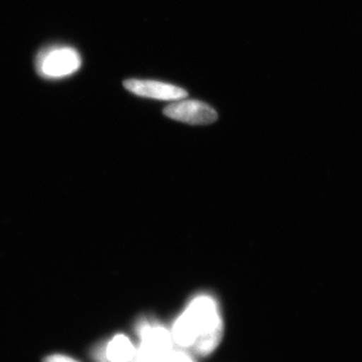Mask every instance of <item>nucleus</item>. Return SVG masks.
<instances>
[{
	"label": "nucleus",
	"mask_w": 362,
	"mask_h": 362,
	"mask_svg": "<svg viewBox=\"0 0 362 362\" xmlns=\"http://www.w3.org/2000/svg\"><path fill=\"white\" fill-rule=\"evenodd\" d=\"M173 341L178 346L192 347L199 356H209L220 344L223 323L213 298L199 296L188 305L173 325Z\"/></svg>",
	"instance_id": "nucleus-1"
},
{
	"label": "nucleus",
	"mask_w": 362,
	"mask_h": 362,
	"mask_svg": "<svg viewBox=\"0 0 362 362\" xmlns=\"http://www.w3.org/2000/svg\"><path fill=\"white\" fill-rule=\"evenodd\" d=\"M82 59L73 47H49L40 52L37 59V71L47 78L68 77L80 69Z\"/></svg>",
	"instance_id": "nucleus-2"
},
{
	"label": "nucleus",
	"mask_w": 362,
	"mask_h": 362,
	"mask_svg": "<svg viewBox=\"0 0 362 362\" xmlns=\"http://www.w3.org/2000/svg\"><path fill=\"white\" fill-rule=\"evenodd\" d=\"M138 334L141 343L137 349V362H159L173 351V335L162 326L143 322L138 327Z\"/></svg>",
	"instance_id": "nucleus-3"
},
{
	"label": "nucleus",
	"mask_w": 362,
	"mask_h": 362,
	"mask_svg": "<svg viewBox=\"0 0 362 362\" xmlns=\"http://www.w3.org/2000/svg\"><path fill=\"white\" fill-rule=\"evenodd\" d=\"M169 118L192 125H207L218 119V113L209 105L197 100H183L164 109Z\"/></svg>",
	"instance_id": "nucleus-4"
},
{
	"label": "nucleus",
	"mask_w": 362,
	"mask_h": 362,
	"mask_svg": "<svg viewBox=\"0 0 362 362\" xmlns=\"http://www.w3.org/2000/svg\"><path fill=\"white\" fill-rule=\"evenodd\" d=\"M124 87L137 96L162 100V101H177L187 96V92L177 86L152 80H126Z\"/></svg>",
	"instance_id": "nucleus-5"
},
{
	"label": "nucleus",
	"mask_w": 362,
	"mask_h": 362,
	"mask_svg": "<svg viewBox=\"0 0 362 362\" xmlns=\"http://www.w3.org/2000/svg\"><path fill=\"white\" fill-rule=\"evenodd\" d=\"M94 356L100 361L130 362L137 356V349L125 335H116L107 346L98 347Z\"/></svg>",
	"instance_id": "nucleus-6"
},
{
	"label": "nucleus",
	"mask_w": 362,
	"mask_h": 362,
	"mask_svg": "<svg viewBox=\"0 0 362 362\" xmlns=\"http://www.w3.org/2000/svg\"><path fill=\"white\" fill-rule=\"evenodd\" d=\"M159 362H194L188 354L183 351H171Z\"/></svg>",
	"instance_id": "nucleus-7"
},
{
	"label": "nucleus",
	"mask_w": 362,
	"mask_h": 362,
	"mask_svg": "<svg viewBox=\"0 0 362 362\" xmlns=\"http://www.w3.org/2000/svg\"><path fill=\"white\" fill-rule=\"evenodd\" d=\"M42 362H78L76 359L71 358L70 356H62V354H54L45 357Z\"/></svg>",
	"instance_id": "nucleus-8"
},
{
	"label": "nucleus",
	"mask_w": 362,
	"mask_h": 362,
	"mask_svg": "<svg viewBox=\"0 0 362 362\" xmlns=\"http://www.w3.org/2000/svg\"><path fill=\"white\" fill-rule=\"evenodd\" d=\"M136 362H137V361H136Z\"/></svg>",
	"instance_id": "nucleus-9"
}]
</instances>
